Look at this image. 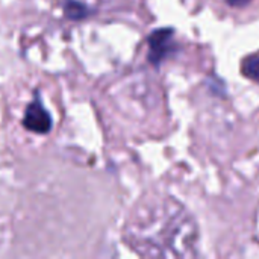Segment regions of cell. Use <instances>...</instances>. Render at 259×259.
<instances>
[{
	"instance_id": "6da1fadb",
	"label": "cell",
	"mask_w": 259,
	"mask_h": 259,
	"mask_svg": "<svg viewBox=\"0 0 259 259\" xmlns=\"http://www.w3.org/2000/svg\"><path fill=\"white\" fill-rule=\"evenodd\" d=\"M52 117L50 112L44 108L41 99L35 96V99L26 106L24 117H23V126L33 134L38 135H46L52 129Z\"/></svg>"
},
{
	"instance_id": "3957f363",
	"label": "cell",
	"mask_w": 259,
	"mask_h": 259,
	"mask_svg": "<svg viewBox=\"0 0 259 259\" xmlns=\"http://www.w3.org/2000/svg\"><path fill=\"white\" fill-rule=\"evenodd\" d=\"M64 14L71 20H82L90 14L87 5L76 2V0H65L64 3Z\"/></svg>"
},
{
	"instance_id": "5b68a950",
	"label": "cell",
	"mask_w": 259,
	"mask_h": 259,
	"mask_svg": "<svg viewBox=\"0 0 259 259\" xmlns=\"http://www.w3.org/2000/svg\"><path fill=\"white\" fill-rule=\"evenodd\" d=\"M228 2V5H231V6H237V8H243V6H246V5H249L252 0H226Z\"/></svg>"
},
{
	"instance_id": "277c9868",
	"label": "cell",
	"mask_w": 259,
	"mask_h": 259,
	"mask_svg": "<svg viewBox=\"0 0 259 259\" xmlns=\"http://www.w3.org/2000/svg\"><path fill=\"white\" fill-rule=\"evenodd\" d=\"M241 70L246 77L259 82V55H252V56L246 58Z\"/></svg>"
},
{
	"instance_id": "7a4b0ae2",
	"label": "cell",
	"mask_w": 259,
	"mask_h": 259,
	"mask_svg": "<svg viewBox=\"0 0 259 259\" xmlns=\"http://www.w3.org/2000/svg\"><path fill=\"white\" fill-rule=\"evenodd\" d=\"M175 30L171 27H161L150 33L147 42H149V61L153 65H159L171 52L176 50V46L173 42Z\"/></svg>"
}]
</instances>
